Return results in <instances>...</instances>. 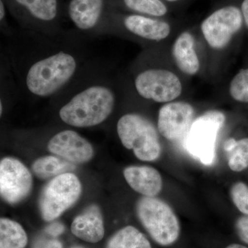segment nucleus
I'll return each instance as SVG.
<instances>
[{"instance_id": "28", "label": "nucleus", "mask_w": 248, "mask_h": 248, "mask_svg": "<svg viewBox=\"0 0 248 248\" xmlns=\"http://www.w3.org/2000/svg\"><path fill=\"white\" fill-rule=\"evenodd\" d=\"M241 10H242V14L245 22L248 27V0H244L242 6H241Z\"/></svg>"}, {"instance_id": "4", "label": "nucleus", "mask_w": 248, "mask_h": 248, "mask_svg": "<svg viewBox=\"0 0 248 248\" xmlns=\"http://www.w3.org/2000/svg\"><path fill=\"white\" fill-rule=\"evenodd\" d=\"M117 131L122 145L132 150L138 159L155 161L161 156V146L156 129L151 121L136 113L122 116Z\"/></svg>"}, {"instance_id": "8", "label": "nucleus", "mask_w": 248, "mask_h": 248, "mask_svg": "<svg viewBox=\"0 0 248 248\" xmlns=\"http://www.w3.org/2000/svg\"><path fill=\"white\" fill-rule=\"evenodd\" d=\"M32 178L27 166L14 157H5L0 162V195L11 205L22 202L30 195Z\"/></svg>"}, {"instance_id": "13", "label": "nucleus", "mask_w": 248, "mask_h": 248, "mask_svg": "<svg viewBox=\"0 0 248 248\" xmlns=\"http://www.w3.org/2000/svg\"><path fill=\"white\" fill-rule=\"evenodd\" d=\"M130 187L143 197H155L163 188V179L157 170L146 166H130L124 170Z\"/></svg>"}, {"instance_id": "31", "label": "nucleus", "mask_w": 248, "mask_h": 248, "mask_svg": "<svg viewBox=\"0 0 248 248\" xmlns=\"http://www.w3.org/2000/svg\"><path fill=\"white\" fill-rule=\"evenodd\" d=\"M2 103L1 102L0 104V112H1V115L2 114Z\"/></svg>"}, {"instance_id": "2", "label": "nucleus", "mask_w": 248, "mask_h": 248, "mask_svg": "<svg viewBox=\"0 0 248 248\" xmlns=\"http://www.w3.org/2000/svg\"><path fill=\"white\" fill-rule=\"evenodd\" d=\"M76 69L74 57L59 52L36 62L29 68L26 79L27 89L39 97L52 95L73 78Z\"/></svg>"}, {"instance_id": "30", "label": "nucleus", "mask_w": 248, "mask_h": 248, "mask_svg": "<svg viewBox=\"0 0 248 248\" xmlns=\"http://www.w3.org/2000/svg\"><path fill=\"white\" fill-rule=\"evenodd\" d=\"M226 248H248L246 247V246H243V245L234 244L230 245V246H228V247H226Z\"/></svg>"}, {"instance_id": "11", "label": "nucleus", "mask_w": 248, "mask_h": 248, "mask_svg": "<svg viewBox=\"0 0 248 248\" xmlns=\"http://www.w3.org/2000/svg\"><path fill=\"white\" fill-rule=\"evenodd\" d=\"M47 149L72 164H84L92 159L93 146L87 140L73 130H63L50 139Z\"/></svg>"}, {"instance_id": "27", "label": "nucleus", "mask_w": 248, "mask_h": 248, "mask_svg": "<svg viewBox=\"0 0 248 248\" xmlns=\"http://www.w3.org/2000/svg\"><path fill=\"white\" fill-rule=\"evenodd\" d=\"M63 226H62L60 223H53V224L50 225L46 228V232L48 234L51 235V236H57L61 234L63 232Z\"/></svg>"}, {"instance_id": "29", "label": "nucleus", "mask_w": 248, "mask_h": 248, "mask_svg": "<svg viewBox=\"0 0 248 248\" xmlns=\"http://www.w3.org/2000/svg\"><path fill=\"white\" fill-rule=\"evenodd\" d=\"M4 16L5 9L4 3H3V1L1 0V1H0V19H1V20L4 17Z\"/></svg>"}, {"instance_id": "15", "label": "nucleus", "mask_w": 248, "mask_h": 248, "mask_svg": "<svg viewBox=\"0 0 248 248\" xmlns=\"http://www.w3.org/2000/svg\"><path fill=\"white\" fill-rule=\"evenodd\" d=\"M125 27L135 35L151 41L159 42L170 32L168 23L141 16H130L124 20Z\"/></svg>"}, {"instance_id": "21", "label": "nucleus", "mask_w": 248, "mask_h": 248, "mask_svg": "<svg viewBox=\"0 0 248 248\" xmlns=\"http://www.w3.org/2000/svg\"><path fill=\"white\" fill-rule=\"evenodd\" d=\"M29 10L34 17L44 21L53 20L58 13L57 0H16Z\"/></svg>"}, {"instance_id": "26", "label": "nucleus", "mask_w": 248, "mask_h": 248, "mask_svg": "<svg viewBox=\"0 0 248 248\" xmlns=\"http://www.w3.org/2000/svg\"><path fill=\"white\" fill-rule=\"evenodd\" d=\"M235 228L240 239L248 244V216L239 217L236 220Z\"/></svg>"}, {"instance_id": "18", "label": "nucleus", "mask_w": 248, "mask_h": 248, "mask_svg": "<svg viewBox=\"0 0 248 248\" xmlns=\"http://www.w3.org/2000/svg\"><path fill=\"white\" fill-rule=\"evenodd\" d=\"M106 248H152L151 243L135 227L128 226L112 235Z\"/></svg>"}, {"instance_id": "19", "label": "nucleus", "mask_w": 248, "mask_h": 248, "mask_svg": "<svg viewBox=\"0 0 248 248\" xmlns=\"http://www.w3.org/2000/svg\"><path fill=\"white\" fill-rule=\"evenodd\" d=\"M28 236L17 221L7 218L0 219V248H25Z\"/></svg>"}, {"instance_id": "5", "label": "nucleus", "mask_w": 248, "mask_h": 248, "mask_svg": "<svg viewBox=\"0 0 248 248\" xmlns=\"http://www.w3.org/2000/svg\"><path fill=\"white\" fill-rule=\"evenodd\" d=\"M82 191L79 179L73 172H66L50 179L39 200V209L45 221H53L71 208Z\"/></svg>"}, {"instance_id": "7", "label": "nucleus", "mask_w": 248, "mask_h": 248, "mask_svg": "<svg viewBox=\"0 0 248 248\" xmlns=\"http://www.w3.org/2000/svg\"><path fill=\"white\" fill-rule=\"evenodd\" d=\"M135 85L141 97L158 103L172 102L182 92L180 79L168 70L152 68L141 72Z\"/></svg>"}, {"instance_id": "14", "label": "nucleus", "mask_w": 248, "mask_h": 248, "mask_svg": "<svg viewBox=\"0 0 248 248\" xmlns=\"http://www.w3.org/2000/svg\"><path fill=\"white\" fill-rule=\"evenodd\" d=\"M172 55L176 64L182 73L195 76L200 70V61L195 49V38L188 32L177 37L172 46Z\"/></svg>"}, {"instance_id": "25", "label": "nucleus", "mask_w": 248, "mask_h": 248, "mask_svg": "<svg viewBox=\"0 0 248 248\" xmlns=\"http://www.w3.org/2000/svg\"><path fill=\"white\" fill-rule=\"evenodd\" d=\"M41 236L34 240L31 248H63L60 241L55 236Z\"/></svg>"}, {"instance_id": "23", "label": "nucleus", "mask_w": 248, "mask_h": 248, "mask_svg": "<svg viewBox=\"0 0 248 248\" xmlns=\"http://www.w3.org/2000/svg\"><path fill=\"white\" fill-rule=\"evenodd\" d=\"M230 94L236 102L248 103V68L240 71L230 84Z\"/></svg>"}, {"instance_id": "20", "label": "nucleus", "mask_w": 248, "mask_h": 248, "mask_svg": "<svg viewBox=\"0 0 248 248\" xmlns=\"http://www.w3.org/2000/svg\"><path fill=\"white\" fill-rule=\"evenodd\" d=\"M224 149L228 152V165L232 171L241 172L248 169V138L238 141L230 139L225 142Z\"/></svg>"}, {"instance_id": "6", "label": "nucleus", "mask_w": 248, "mask_h": 248, "mask_svg": "<svg viewBox=\"0 0 248 248\" xmlns=\"http://www.w3.org/2000/svg\"><path fill=\"white\" fill-rule=\"evenodd\" d=\"M225 122L226 116L217 110L208 111L194 121L186 137V148L202 164L206 166L213 164L217 135Z\"/></svg>"}, {"instance_id": "16", "label": "nucleus", "mask_w": 248, "mask_h": 248, "mask_svg": "<svg viewBox=\"0 0 248 248\" xmlns=\"http://www.w3.org/2000/svg\"><path fill=\"white\" fill-rule=\"evenodd\" d=\"M103 0H72L70 17L81 30H89L97 24L102 14Z\"/></svg>"}, {"instance_id": "12", "label": "nucleus", "mask_w": 248, "mask_h": 248, "mask_svg": "<svg viewBox=\"0 0 248 248\" xmlns=\"http://www.w3.org/2000/svg\"><path fill=\"white\" fill-rule=\"evenodd\" d=\"M72 233L86 242L96 244L105 234L104 219L101 209L96 204H91L78 215L72 223Z\"/></svg>"}, {"instance_id": "24", "label": "nucleus", "mask_w": 248, "mask_h": 248, "mask_svg": "<svg viewBox=\"0 0 248 248\" xmlns=\"http://www.w3.org/2000/svg\"><path fill=\"white\" fill-rule=\"evenodd\" d=\"M233 203L239 212L248 216V186L244 182L234 183L231 188Z\"/></svg>"}, {"instance_id": "1", "label": "nucleus", "mask_w": 248, "mask_h": 248, "mask_svg": "<svg viewBox=\"0 0 248 248\" xmlns=\"http://www.w3.org/2000/svg\"><path fill=\"white\" fill-rule=\"evenodd\" d=\"M115 97L110 89L93 86L74 96L60 109L62 122L78 128H89L102 124L112 113Z\"/></svg>"}, {"instance_id": "22", "label": "nucleus", "mask_w": 248, "mask_h": 248, "mask_svg": "<svg viewBox=\"0 0 248 248\" xmlns=\"http://www.w3.org/2000/svg\"><path fill=\"white\" fill-rule=\"evenodd\" d=\"M129 9L149 16H164L167 13V8L160 0H124Z\"/></svg>"}, {"instance_id": "9", "label": "nucleus", "mask_w": 248, "mask_h": 248, "mask_svg": "<svg viewBox=\"0 0 248 248\" xmlns=\"http://www.w3.org/2000/svg\"><path fill=\"white\" fill-rule=\"evenodd\" d=\"M243 15L235 6H226L217 10L203 21L202 31L204 38L211 48H225L233 36L241 29Z\"/></svg>"}, {"instance_id": "17", "label": "nucleus", "mask_w": 248, "mask_h": 248, "mask_svg": "<svg viewBox=\"0 0 248 248\" xmlns=\"http://www.w3.org/2000/svg\"><path fill=\"white\" fill-rule=\"evenodd\" d=\"M76 166L68 161H63L55 156H45L39 158L32 164V170L36 177L42 180L53 179L63 173L71 172Z\"/></svg>"}, {"instance_id": "10", "label": "nucleus", "mask_w": 248, "mask_h": 248, "mask_svg": "<svg viewBox=\"0 0 248 248\" xmlns=\"http://www.w3.org/2000/svg\"><path fill=\"white\" fill-rule=\"evenodd\" d=\"M195 121V109L185 102H169L160 108L157 127L161 136L170 141L186 138Z\"/></svg>"}, {"instance_id": "3", "label": "nucleus", "mask_w": 248, "mask_h": 248, "mask_svg": "<svg viewBox=\"0 0 248 248\" xmlns=\"http://www.w3.org/2000/svg\"><path fill=\"white\" fill-rule=\"evenodd\" d=\"M135 209L142 226L156 244L169 246L179 239V219L164 201L156 197H143L137 202Z\"/></svg>"}, {"instance_id": "32", "label": "nucleus", "mask_w": 248, "mask_h": 248, "mask_svg": "<svg viewBox=\"0 0 248 248\" xmlns=\"http://www.w3.org/2000/svg\"><path fill=\"white\" fill-rule=\"evenodd\" d=\"M167 1H177V0H167Z\"/></svg>"}]
</instances>
